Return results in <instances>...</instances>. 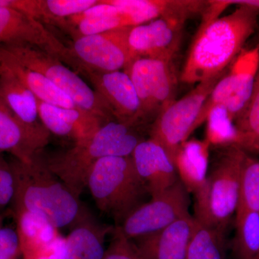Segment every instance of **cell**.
<instances>
[{
    "instance_id": "cell-1",
    "label": "cell",
    "mask_w": 259,
    "mask_h": 259,
    "mask_svg": "<svg viewBox=\"0 0 259 259\" xmlns=\"http://www.w3.org/2000/svg\"><path fill=\"white\" fill-rule=\"evenodd\" d=\"M15 177L13 212L25 211L47 220L57 229L72 228L93 214L55 174L42 151L30 162L10 161Z\"/></svg>"
},
{
    "instance_id": "cell-2",
    "label": "cell",
    "mask_w": 259,
    "mask_h": 259,
    "mask_svg": "<svg viewBox=\"0 0 259 259\" xmlns=\"http://www.w3.org/2000/svg\"><path fill=\"white\" fill-rule=\"evenodd\" d=\"M259 10L238 6L231 14L199 27L184 65L181 80L192 84L224 74L255 31Z\"/></svg>"
},
{
    "instance_id": "cell-3",
    "label": "cell",
    "mask_w": 259,
    "mask_h": 259,
    "mask_svg": "<svg viewBox=\"0 0 259 259\" xmlns=\"http://www.w3.org/2000/svg\"><path fill=\"white\" fill-rule=\"evenodd\" d=\"M141 141L130 126L110 121L88 141L74 144L67 151L52 156H46L42 151V157L51 171L80 197L87 188L90 170L99 160L131 156Z\"/></svg>"
},
{
    "instance_id": "cell-4",
    "label": "cell",
    "mask_w": 259,
    "mask_h": 259,
    "mask_svg": "<svg viewBox=\"0 0 259 259\" xmlns=\"http://www.w3.org/2000/svg\"><path fill=\"white\" fill-rule=\"evenodd\" d=\"M100 212L119 226L149 195L131 156L102 158L94 165L87 181ZM150 196V195H149Z\"/></svg>"
},
{
    "instance_id": "cell-5",
    "label": "cell",
    "mask_w": 259,
    "mask_h": 259,
    "mask_svg": "<svg viewBox=\"0 0 259 259\" xmlns=\"http://www.w3.org/2000/svg\"><path fill=\"white\" fill-rule=\"evenodd\" d=\"M245 153L236 145H230L212 163L203 184L194 193L196 219L226 233L238 208Z\"/></svg>"
},
{
    "instance_id": "cell-6",
    "label": "cell",
    "mask_w": 259,
    "mask_h": 259,
    "mask_svg": "<svg viewBox=\"0 0 259 259\" xmlns=\"http://www.w3.org/2000/svg\"><path fill=\"white\" fill-rule=\"evenodd\" d=\"M0 48L20 64L50 80L71 97L76 107L91 112L104 121L113 116L100 95L55 56L31 46H7Z\"/></svg>"
},
{
    "instance_id": "cell-7",
    "label": "cell",
    "mask_w": 259,
    "mask_h": 259,
    "mask_svg": "<svg viewBox=\"0 0 259 259\" xmlns=\"http://www.w3.org/2000/svg\"><path fill=\"white\" fill-rule=\"evenodd\" d=\"M223 75L198 83L190 93L175 100L158 114L150 139L164 148L174 163L181 146L195 131L196 120L204 102Z\"/></svg>"
},
{
    "instance_id": "cell-8",
    "label": "cell",
    "mask_w": 259,
    "mask_h": 259,
    "mask_svg": "<svg viewBox=\"0 0 259 259\" xmlns=\"http://www.w3.org/2000/svg\"><path fill=\"white\" fill-rule=\"evenodd\" d=\"M131 28L76 37L69 48L76 65L84 72L127 71L136 60L128 42Z\"/></svg>"
},
{
    "instance_id": "cell-9",
    "label": "cell",
    "mask_w": 259,
    "mask_h": 259,
    "mask_svg": "<svg viewBox=\"0 0 259 259\" xmlns=\"http://www.w3.org/2000/svg\"><path fill=\"white\" fill-rule=\"evenodd\" d=\"M190 192L179 180L168 190L140 205L119 226L131 241L150 236L190 213Z\"/></svg>"
},
{
    "instance_id": "cell-10",
    "label": "cell",
    "mask_w": 259,
    "mask_h": 259,
    "mask_svg": "<svg viewBox=\"0 0 259 259\" xmlns=\"http://www.w3.org/2000/svg\"><path fill=\"white\" fill-rule=\"evenodd\" d=\"M125 71L139 96L142 118L159 114L175 101L177 78L172 61L139 58Z\"/></svg>"
},
{
    "instance_id": "cell-11",
    "label": "cell",
    "mask_w": 259,
    "mask_h": 259,
    "mask_svg": "<svg viewBox=\"0 0 259 259\" xmlns=\"http://www.w3.org/2000/svg\"><path fill=\"white\" fill-rule=\"evenodd\" d=\"M38 48L61 61L76 66L69 48L36 18L11 8H0V47Z\"/></svg>"
},
{
    "instance_id": "cell-12",
    "label": "cell",
    "mask_w": 259,
    "mask_h": 259,
    "mask_svg": "<svg viewBox=\"0 0 259 259\" xmlns=\"http://www.w3.org/2000/svg\"><path fill=\"white\" fill-rule=\"evenodd\" d=\"M185 21L159 18L132 27L128 42L135 59L172 61L180 47Z\"/></svg>"
},
{
    "instance_id": "cell-13",
    "label": "cell",
    "mask_w": 259,
    "mask_h": 259,
    "mask_svg": "<svg viewBox=\"0 0 259 259\" xmlns=\"http://www.w3.org/2000/svg\"><path fill=\"white\" fill-rule=\"evenodd\" d=\"M85 73L117 122L132 127L142 118L139 96L126 71Z\"/></svg>"
},
{
    "instance_id": "cell-14",
    "label": "cell",
    "mask_w": 259,
    "mask_h": 259,
    "mask_svg": "<svg viewBox=\"0 0 259 259\" xmlns=\"http://www.w3.org/2000/svg\"><path fill=\"white\" fill-rule=\"evenodd\" d=\"M23 259H58L65 241L47 220L25 211L13 212Z\"/></svg>"
},
{
    "instance_id": "cell-15",
    "label": "cell",
    "mask_w": 259,
    "mask_h": 259,
    "mask_svg": "<svg viewBox=\"0 0 259 259\" xmlns=\"http://www.w3.org/2000/svg\"><path fill=\"white\" fill-rule=\"evenodd\" d=\"M51 134L45 127L25 125L0 99V153H9L22 162H30L44 151Z\"/></svg>"
},
{
    "instance_id": "cell-16",
    "label": "cell",
    "mask_w": 259,
    "mask_h": 259,
    "mask_svg": "<svg viewBox=\"0 0 259 259\" xmlns=\"http://www.w3.org/2000/svg\"><path fill=\"white\" fill-rule=\"evenodd\" d=\"M131 157L151 197L168 190L180 180L175 163L164 148L154 140L141 141Z\"/></svg>"
},
{
    "instance_id": "cell-17",
    "label": "cell",
    "mask_w": 259,
    "mask_h": 259,
    "mask_svg": "<svg viewBox=\"0 0 259 259\" xmlns=\"http://www.w3.org/2000/svg\"><path fill=\"white\" fill-rule=\"evenodd\" d=\"M39 118L50 134L74 140V144L88 141L96 134L104 120L82 109L64 108L37 98Z\"/></svg>"
},
{
    "instance_id": "cell-18",
    "label": "cell",
    "mask_w": 259,
    "mask_h": 259,
    "mask_svg": "<svg viewBox=\"0 0 259 259\" xmlns=\"http://www.w3.org/2000/svg\"><path fill=\"white\" fill-rule=\"evenodd\" d=\"M195 218L185 214L161 231L134 240L144 259H186Z\"/></svg>"
},
{
    "instance_id": "cell-19",
    "label": "cell",
    "mask_w": 259,
    "mask_h": 259,
    "mask_svg": "<svg viewBox=\"0 0 259 259\" xmlns=\"http://www.w3.org/2000/svg\"><path fill=\"white\" fill-rule=\"evenodd\" d=\"M131 15L134 26L159 18L186 21L194 15L203 14L207 1L201 0H107Z\"/></svg>"
},
{
    "instance_id": "cell-20",
    "label": "cell",
    "mask_w": 259,
    "mask_h": 259,
    "mask_svg": "<svg viewBox=\"0 0 259 259\" xmlns=\"http://www.w3.org/2000/svg\"><path fill=\"white\" fill-rule=\"evenodd\" d=\"M258 62L259 47L257 45L241 51L229 72L226 74L230 96L224 108L233 123L248 106L253 93Z\"/></svg>"
},
{
    "instance_id": "cell-21",
    "label": "cell",
    "mask_w": 259,
    "mask_h": 259,
    "mask_svg": "<svg viewBox=\"0 0 259 259\" xmlns=\"http://www.w3.org/2000/svg\"><path fill=\"white\" fill-rule=\"evenodd\" d=\"M114 228L98 222L94 216L83 221L65 237L58 259H102L106 250L105 240Z\"/></svg>"
},
{
    "instance_id": "cell-22",
    "label": "cell",
    "mask_w": 259,
    "mask_h": 259,
    "mask_svg": "<svg viewBox=\"0 0 259 259\" xmlns=\"http://www.w3.org/2000/svg\"><path fill=\"white\" fill-rule=\"evenodd\" d=\"M0 68L14 75L35 97L42 102L64 108H76L69 95L47 77L24 66L0 48Z\"/></svg>"
},
{
    "instance_id": "cell-23",
    "label": "cell",
    "mask_w": 259,
    "mask_h": 259,
    "mask_svg": "<svg viewBox=\"0 0 259 259\" xmlns=\"http://www.w3.org/2000/svg\"><path fill=\"white\" fill-rule=\"evenodd\" d=\"M0 99L25 125L44 128L37 110V97L20 80L0 68ZM46 128V127H45Z\"/></svg>"
},
{
    "instance_id": "cell-24",
    "label": "cell",
    "mask_w": 259,
    "mask_h": 259,
    "mask_svg": "<svg viewBox=\"0 0 259 259\" xmlns=\"http://www.w3.org/2000/svg\"><path fill=\"white\" fill-rule=\"evenodd\" d=\"M209 145L207 141L187 140L177 153V173L190 193L197 192L207 176Z\"/></svg>"
},
{
    "instance_id": "cell-25",
    "label": "cell",
    "mask_w": 259,
    "mask_h": 259,
    "mask_svg": "<svg viewBox=\"0 0 259 259\" xmlns=\"http://www.w3.org/2000/svg\"><path fill=\"white\" fill-rule=\"evenodd\" d=\"M234 126V145L246 153L259 154V62L250 101L245 111L235 121Z\"/></svg>"
},
{
    "instance_id": "cell-26",
    "label": "cell",
    "mask_w": 259,
    "mask_h": 259,
    "mask_svg": "<svg viewBox=\"0 0 259 259\" xmlns=\"http://www.w3.org/2000/svg\"><path fill=\"white\" fill-rule=\"evenodd\" d=\"M225 233L195 218L186 259H226Z\"/></svg>"
},
{
    "instance_id": "cell-27",
    "label": "cell",
    "mask_w": 259,
    "mask_h": 259,
    "mask_svg": "<svg viewBox=\"0 0 259 259\" xmlns=\"http://www.w3.org/2000/svg\"><path fill=\"white\" fill-rule=\"evenodd\" d=\"M231 249L234 259H259V212L236 216Z\"/></svg>"
},
{
    "instance_id": "cell-28",
    "label": "cell",
    "mask_w": 259,
    "mask_h": 259,
    "mask_svg": "<svg viewBox=\"0 0 259 259\" xmlns=\"http://www.w3.org/2000/svg\"><path fill=\"white\" fill-rule=\"evenodd\" d=\"M250 212H259V160L246 153L241 167L236 216Z\"/></svg>"
},
{
    "instance_id": "cell-29",
    "label": "cell",
    "mask_w": 259,
    "mask_h": 259,
    "mask_svg": "<svg viewBox=\"0 0 259 259\" xmlns=\"http://www.w3.org/2000/svg\"><path fill=\"white\" fill-rule=\"evenodd\" d=\"M100 0H37L38 20H62L81 14Z\"/></svg>"
},
{
    "instance_id": "cell-30",
    "label": "cell",
    "mask_w": 259,
    "mask_h": 259,
    "mask_svg": "<svg viewBox=\"0 0 259 259\" xmlns=\"http://www.w3.org/2000/svg\"><path fill=\"white\" fill-rule=\"evenodd\" d=\"M207 140L209 144L234 145L236 133L234 123L222 106L214 107L207 120Z\"/></svg>"
},
{
    "instance_id": "cell-31",
    "label": "cell",
    "mask_w": 259,
    "mask_h": 259,
    "mask_svg": "<svg viewBox=\"0 0 259 259\" xmlns=\"http://www.w3.org/2000/svg\"><path fill=\"white\" fill-rule=\"evenodd\" d=\"M77 37L102 33L115 29L134 27L131 15L122 13L102 18L88 19L74 25Z\"/></svg>"
},
{
    "instance_id": "cell-32",
    "label": "cell",
    "mask_w": 259,
    "mask_h": 259,
    "mask_svg": "<svg viewBox=\"0 0 259 259\" xmlns=\"http://www.w3.org/2000/svg\"><path fill=\"white\" fill-rule=\"evenodd\" d=\"M112 236L111 241L102 259H144L133 241L122 234L118 226H115Z\"/></svg>"
},
{
    "instance_id": "cell-33",
    "label": "cell",
    "mask_w": 259,
    "mask_h": 259,
    "mask_svg": "<svg viewBox=\"0 0 259 259\" xmlns=\"http://www.w3.org/2000/svg\"><path fill=\"white\" fill-rule=\"evenodd\" d=\"M15 194V177L10 161L0 153V213L13 202Z\"/></svg>"
},
{
    "instance_id": "cell-34",
    "label": "cell",
    "mask_w": 259,
    "mask_h": 259,
    "mask_svg": "<svg viewBox=\"0 0 259 259\" xmlns=\"http://www.w3.org/2000/svg\"><path fill=\"white\" fill-rule=\"evenodd\" d=\"M20 257L21 250L16 229L0 227V259H19Z\"/></svg>"
},
{
    "instance_id": "cell-35",
    "label": "cell",
    "mask_w": 259,
    "mask_h": 259,
    "mask_svg": "<svg viewBox=\"0 0 259 259\" xmlns=\"http://www.w3.org/2000/svg\"><path fill=\"white\" fill-rule=\"evenodd\" d=\"M5 214L4 213H0V227L4 226Z\"/></svg>"
}]
</instances>
